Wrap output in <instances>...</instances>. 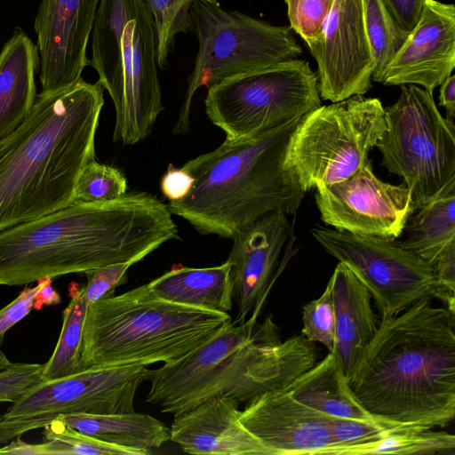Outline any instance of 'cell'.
Masks as SVG:
<instances>
[{"label": "cell", "mask_w": 455, "mask_h": 455, "mask_svg": "<svg viewBox=\"0 0 455 455\" xmlns=\"http://www.w3.org/2000/svg\"><path fill=\"white\" fill-rule=\"evenodd\" d=\"M194 179L181 168L169 164L160 181L161 191L169 201L180 200L190 191Z\"/></svg>", "instance_id": "ab89813d"}, {"label": "cell", "mask_w": 455, "mask_h": 455, "mask_svg": "<svg viewBox=\"0 0 455 455\" xmlns=\"http://www.w3.org/2000/svg\"><path fill=\"white\" fill-rule=\"evenodd\" d=\"M303 116L249 138L226 139L187 162L181 169L193 177L192 188L185 197L170 201L169 211L200 234L229 239L269 212L294 214L305 192L285 156Z\"/></svg>", "instance_id": "5b68a950"}, {"label": "cell", "mask_w": 455, "mask_h": 455, "mask_svg": "<svg viewBox=\"0 0 455 455\" xmlns=\"http://www.w3.org/2000/svg\"><path fill=\"white\" fill-rule=\"evenodd\" d=\"M400 245L433 265L437 256L455 241V178L424 205L415 209Z\"/></svg>", "instance_id": "484cf974"}, {"label": "cell", "mask_w": 455, "mask_h": 455, "mask_svg": "<svg viewBox=\"0 0 455 455\" xmlns=\"http://www.w3.org/2000/svg\"><path fill=\"white\" fill-rule=\"evenodd\" d=\"M360 404L397 427H444L455 416V314L431 299L381 319L347 377Z\"/></svg>", "instance_id": "7a4b0ae2"}, {"label": "cell", "mask_w": 455, "mask_h": 455, "mask_svg": "<svg viewBox=\"0 0 455 455\" xmlns=\"http://www.w3.org/2000/svg\"><path fill=\"white\" fill-rule=\"evenodd\" d=\"M126 189V177L118 168L92 160L84 167L77 179L74 202L113 201L124 196Z\"/></svg>", "instance_id": "1f68e13d"}, {"label": "cell", "mask_w": 455, "mask_h": 455, "mask_svg": "<svg viewBox=\"0 0 455 455\" xmlns=\"http://www.w3.org/2000/svg\"><path fill=\"white\" fill-rule=\"evenodd\" d=\"M203 1H206V2H217V0H203Z\"/></svg>", "instance_id": "f6af8a7d"}, {"label": "cell", "mask_w": 455, "mask_h": 455, "mask_svg": "<svg viewBox=\"0 0 455 455\" xmlns=\"http://www.w3.org/2000/svg\"><path fill=\"white\" fill-rule=\"evenodd\" d=\"M454 67L455 6L425 0L419 22L383 70L379 83L420 85L433 93Z\"/></svg>", "instance_id": "d6986e66"}, {"label": "cell", "mask_w": 455, "mask_h": 455, "mask_svg": "<svg viewBox=\"0 0 455 455\" xmlns=\"http://www.w3.org/2000/svg\"><path fill=\"white\" fill-rule=\"evenodd\" d=\"M70 301L63 311L60 338L49 360L44 363L43 381L60 379L80 370L83 328L88 303L84 286L73 283L68 288Z\"/></svg>", "instance_id": "4316f807"}, {"label": "cell", "mask_w": 455, "mask_h": 455, "mask_svg": "<svg viewBox=\"0 0 455 455\" xmlns=\"http://www.w3.org/2000/svg\"><path fill=\"white\" fill-rule=\"evenodd\" d=\"M310 52L317 62L321 99L338 102L366 93L375 63L363 0H334L322 38Z\"/></svg>", "instance_id": "9a60e30c"}, {"label": "cell", "mask_w": 455, "mask_h": 455, "mask_svg": "<svg viewBox=\"0 0 455 455\" xmlns=\"http://www.w3.org/2000/svg\"><path fill=\"white\" fill-rule=\"evenodd\" d=\"M100 0H42L35 19L42 92L76 83L89 65L86 55Z\"/></svg>", "instance_id": "2e32d148"}, {"label": "cell", "mask_w": 455, "mask_h": 455, "mask_svg": "<svg viewBox=\"0 0 455 455\" xmlns=\"http://www.w3.org/2000/svg\"><path fill=\"white\" fill-rule=\"evenodd\" d=\"M330 430L335 447L333 455H348L352 449L373 443L390 432L411 429L331 416Z\"/></svg>", "instance_id": "d6a6232c"}, {"label": "cell", "mask_w": 455, "mask_h": 455, "mask_svg": "<svg viewBox=\"0 0 455 455\" xmlns=\"http://www.w3.org/2000/svg\"><path fill=\"white\" fill-rule=\"evenodd\" d=\"M91 36L89 65L114 103L113 140L134 145L164 109L152 15L143 0H100Z\"/></svg>", "instance_id": "52a82bcc"}, {"label": "cell", "mask_w": 455, "mask_h": 455, "mask_svg": "<svg viewBox=\"0 0 455 455\" xmlns=\"http://www.w3.org/2000/svg\"><path fill=\"white\" fill-rule=\"evenodd\" d=\"M231 320L226 312L164 300L146 283L88 306L80 370L172 364L207 342Z\"/></svg>", "instance_id": "8992f818"}, {"label": "cell", "mask_w": 455, "mask_h": 455, "mask_svg": "<svg viewBox=\"0 0 455 455\" xmlns=\"http://www.w3.org/2000/svg\"><path fill=\"white\" fill-rule=\"evenodd\" d=\"M178 237L167 204L148 193L100 203L73 202L0 232V285L141 260Z\"/></svg>", "instance_id": "6da1fadb"}, {"label": "cell", "mask_w": 455, "mask_h": 455, "mask_svg": "<svg viewBox=\"0 0 455 455\" xmlns=\"http://www.w3.org/2000/svg\"><path fill=\"white\" fill-rule=\"evenodd\" d=\"M439 299L455 314V241L447 244L433 263Z\"/></svg>", "instance_id": "74e56055"}, {"label": "cell", "mask_w": 455, "mask_h": 455, "mask_svg": "<svg viewBox=\"0 0 455 455\" xmlns=\"http://www.w3.org/2000/svg\"><path fill=\"white\" fill-rule=\"evenodd\" d=\"M291 226L283 212H269L239 232L228 258L231 265L235 323L257 320L275 278L282 250Z\"/></svg>", "instance_id": "ac0fdd59"}, {"label": "cell", "mask_w": 455, "mask_h": 455, "mask_svg": "<svg viewBox=\"0 0 455 455\" xmlns=\"http://www.w3.org/2000/svg\"><path fill=\"white\" fill-rule=\"evenodd\" d=\"M283 390L300 403L331 417L397 427L377 419L360 404L348 386L347 377L331 352L297 377Z\"/></svg>", "instance_id": "cb8c5ba5"}, {"label": "cell", "mask_w": 455, "mask_h": 455, "mask_svg": "<svg viewBox=\"0 0 455 455\" xmlns=\"http://www.w3.org/2000/svg\"><path fill=\"white\" fill-rule=\"evenodd\" d=\"M363 12L375 63L371 80L379 82L409 34L398 25L383 0H363Z\"/></svg>", "instance_id": "83f0119b"}, {"label": "cell", "mask_w": 455, "mask_h": 455, "mask_svg": "<svg viewBox=\"0 0 455 455\" xmlns=\"http://www.w3.org/2000/svg\"><path fill=\"white\" fill-rule=\"evenodd\" d=\"M387 129L377 98L354 95L306 114L294 129L285 164L304 192L353 175Z\"/></svg>", "instance_id": "9c48e42d"}, {"label": "cell", "mask_w": 455, "mask_h": 455, "mask_svg": "<svg viewBox=\"0 0 455 455\" xmlns=\"http://www.w3.org/2000/svg\"><path fill=\"white\" fill-rule=\"evenodd\" d=\"M329 282L335 318L334 344L330 352L348 377L379 323L370 291L349 267L339 262Z\"/></svg>", "instance_id": "44dd1931"}, {"label": "cell", "mask_w": 455, "mask_h": 455, "mask_svg": "<svg viewBox=\"0 0 455 455\" xmlns=\"http://www.w3.org/2000/svg\"><path fill=\"white\" fill-rule=\"evenodd\" d=\"M393 18L408 34L420 18L425 0H383Z\"/></svg>", "instance_id": "60d3db41"}, {"label": "cell", "mask_w": 455, "mask_h": 455, "mask_svg": "<svg viewBox=\"0 0 455 455\" xmlns=\"http://www.w3.org/2000/svg\"><path fill=\"white\" fill-rule=\"evenodd\" d=\"M385 117L387 129L375 144L381 164L403 179L418 209L455 178L454 121L443 117L433 93L414 84L401 85Z\"/></svg>", "instance_id": "30bf717a"}, {"label": "cell", "mask_w": 455, "mask_h": 455, "mask_svg": "<svg viewBox=\"0 0 455 455\" xmlns=\"http://www.w3.org/2000/svg\"><path fill=\"white\" fill-rule=\"evenodd\" d=\"M191 20L198 50L174 134L188 132L193 98L200 87L296 59L302 52L290 26L226 11L218 2L194 0Z\"/></svg>", "instance_id": "ba28073f"}, {"label": "cell", "mask_w": 455, "mask_h": 455, "mask_svg": "<svg viewBox=\"0 0 455 455\" xmlns=\"http://www.w3.org/2000/svg\"><path fill=\"white\" fill-rule=\"evenodd\" d=\"M315 201L334 229L389 240L401 235L414 212L408 188L379 180L368 158L350 177L315 188Z\"/></svg>", "instance_id": "5bb4252c"}, {"label": "cell", "mask_w": 455, "mask_h": 455, "mask_svg": "<svg viewBox=\"0 0 455 455\" xmlns=\"http://www.w3.org/2000/svg\"><path fill=\"white\" fill-rule=\"evenodd\" d=\"M361 454H455V436L441 431L408 430L390 432L379 441L352 449L348 455Z\"/></svg>", "instance_id": "f1b7e54d"}, {"label": "cell", "mask_w": 455, "mask_h": 455, "mask_svg": "<svg viewBox=\"0 0 455 455\" xmlns=\"http://www.w3.org/2000/svg\"><path fill=\"white\" fill-rule=\"evenodd\" d=\"M104 89L82 77L42 92L24 119L0 140V232L74 202L77 179L95 158Z\"/></svg>", "instance_id": "3957f363"}, {"label": "cell", "mask_w": 455, "mask_h": 455, "mask_svg": "<svg viewBox=\"0 0 455 455\" xmlns=\"http://www.w3.org/2000/svg\"><path fill=\"white\" fill-rule=\"evenodd\" d=\"M311 233L366 286L381 319L403 312L419 299L439 298L433 266L394 240L322 226Z\"/></svg>", "instance_id": "4fadbf2b"}, {"label": "cell", "mask_w": 455, "mask_h": 455, "mask_svg": "<svg viewBox=\"0 0 455 455\" xmlns=\"http://www.w3.org/2000/svg\"><path fill=\"white\" fill-rule=\"evenodd\" d=\"M290 27L312 51L320 42L334 0H284Z\"/></svg>", "instance_id": "836d02e7"}, {"label": "cell", "mask_w": 455, "mask_h": 455, "mask_svg": "<svg viewBox=\"0 0 455 455\" xmlns=\"http://www.w3.org/2000/svg\"><path fill=\"white\" fill-rule=\"evenodd\" d=\"M156 297L176 304L228 313L233 308L231 265L204 268L173 267L147 283Z\"/></svg>", "instance_id": "603a6c76"}, {"label": "cell", "mask_w": 455, "mask_h": 455, "mask_svg": "<svg viewBox=\"0 0 455 455\" xmlns=\"http://www.w3.org/2000/svg\"><path fill=\"white\" fill-rule=\"evenodd\" d=\"M239 418L269 455L333 454L331 416L300 403L283 389L263 393L246 403Z\"/></svg>", "instance_id": "e0dca14e"}, {"label": "cell", "mask_w": 455, "mask_h": 455, "mask_svg": "<svg viewBox=\"0 0 455 455\" xmlns=\"http://www.w3.org/2000/svg\"><path fill=\"white\" fill-rule=\"evenodd\" d=\"M439 104L446 109L448 119L453 121L455 116V76L450 75L441 84Z\"/></svg>", "instance_id": "b9f144b4"}, {"label": "cell", "mask_w": 455, "mask_h": 455, "mask_svg": "<svg viewBox=\"0 0 455 455\" xmlns=\"http://www.w3.org/2000/svg\"><path fill=\"white\" fill-rule=\"evenodd\" d=\"M321 103L317 75L297 58L216 83L204 100L208 118L229 140L301 117Z\"/></svg>", "instance_id": "8fae6325"}, {"label": "cell", "mask_w": 455, "mask_h": 455, "mask_svg": "<svg viewBox=\"0 0 455 455\" xmlns=\"http://www.w3.org/2000/svg\"><path fill=\"white\" fill-rule=\"evenodd\" d=\"M12 363L6 357V355L0 349V370L9 367Z\"/></svg>", "instance_id": "ee69618b"}, {"label": "cell", "mask_w": 455, "mask_h": 455, "mask_svg": "<svg viewBox=\"0 0 455 455\" xmlns=\"http://www.w3.org/2000/svg\"><path fill=\"white\" fill-rule=\"evenodd\" d=\"M43 368L40 363H12L0 370V402L13 403L43 381Z\"/></svg>", "instance_id": "8d00e7d4"}, {"label": "cell", "mask_w": 455, "mask_h": 455, "mask_svg": "<svg viewBox=\"0 0 455 455\" xmlns=\"http://www.w3.org/2000/svg\"><path fill=\"white\" fill-rule=\"evenodd\" d=\"M139 261L131 259L86 271L84 274L87 283L84 286V294L88 305L113 296L116 288L126 283L128 269Z\"/></svg>", "instance_id": "d590c367"}, {"label": "cell", "mask_w": 455, "mask_h": 455, "mask_svg": "<svg viewBox=\"0 0 455 455\" xmlns=\"http://www.w3.org/2000/svg\"><path fill=\"white\" fill-rule=\"evenodd\" d=\"M143 1L153 18L156 65L161 69H166L176 36L191 30V7L194 0Z\"/></svg>", "instance_id": "f546056e"}, {"label": "cell", "mask_w": 455, "mask_h": 455, "mask_svg": "<svg viewBox=\"0 0 455 455\" xmlns=\"http://www.w3.org/2000/svg\"><path fill=\"white\" fill-rule=\"evenodd\" d=\"M47 280L48 278H44L37 281L35 287H25L11 303L0 308V346L5 332L29 314L35 306L36 296Z\"/></svg>", "instance_id": "f35d334b"}, {"label": "cell", "mask_w": 455, "mask_h": 455, "mask_svg": "<svg viewBox=\"0 0 455 455\" xmlns=\"http://www.w3.org/2000/svg\"><path fill=\"white\" fill-rule=\"evenodd\" d=\"M301 334L311 342H319L332 350L335 337V318L331 288L328 282L323 294L302 307Z\"/></svg>", "instance_id": "e575fe53"}, {"label": "cell", "mask_w": 455, "mask_h": 455, "mask_svg": "<svg viewBox=\"0 0 455 455\" xmlns=\"http://www.w3.org/2000/svg\"><path fill=\"white\" fill-rule=\"evenodd\" d=\"M239 403L215 396L173 415L171 440L189 454L269 455L241 422Z\"/></svg>", "instance_id": "ffe728a7"}, {"label": "cell", "mask_w": 455, "mask_h": 455, "mask_svg": "<svg viewBox=\"0 0 455 455\" xmlns=\"http://www.w3.org/2000/svg\"><path fill=\"white\" fill-rule=\"evenodd\" d=\"M150 371L142 364L101 366L41 381L0 415V443L44 428L60 415L134 411L136 391Z\"/></svg>", "instance_id": "7c38bea8"}, {"label": "cell", "mask_w": 455, "mask_h": 455, "mask_svg": "<svg viewBox=\"0 0 455 455\" xmlns=\"http://www.w3.org/2000/svg\"><path fill=\"white\" fill-rule=\"evenodd\" d=\"M60 302V297L52 287V279L48 278L47 282L36 296L34 307L41 308L43 306L56 305Z\"/></svg>", "instance_id": "7bdbcfd3"}, {"label": "cell", "mask_w": 455, "mask_h": 455, "mask_svg": "<svg viewBox=\"0 0 455 455\" xmlns=\"http://www.w3.org/2000/svg\"><path fill=\"white\" fill-rule=\"evenodd\" d=\"M317 358L315 344L302 334L282 341L272 315L262 323L231 320L180 361L151 370L146 402L172 415L215 396L246 403L285 388Z\"/></svg>", "instance_id": "277c9868"}, {"label": "cell", "mask_w": 455, "mask_h": 455, "mask_svg": "<svg viewBox=\"0 0 455 455\" xmlns=\"http://www.w3.org/2000/svg\"><path fill=\"white\" fill-rule=\"evenodd\" d=\"M61 419L71 427L115 446L148 455L171 440L170 428L159 419L134 411L115 414H65Z\"/></svg>", "instance_id": "d4e9b609"}, {"label": "cell", "mask_w": 455, "mask_h": 455, "mask_svg": "<svg viewBox=\"0 0 455 455\" xmlns=\"http://www.w3.org/2000/svg\"><path fill=\"white\" fill-rule=\"evenodd\" d=\"M44 429V442L36 443L37 455H140L81 433L59 419Z\"/></svg>", "instance_id": "4dcf8cb0"}, {"label": "cell", "mask_w": 455, "mask_h": 455, "mask_svg": "<svg viewBox=\"0 0 455 455\" xmlns=\"http://www.w3.org/2000/svg\"><path fill=\"white\" fill-rule=\"evenodd\" d=\"M38 67L37 45L17 28L0 52V140L29 114L36 98Z\"/></svg>", "instance_id": "7402d4cb"}]
</instances>
